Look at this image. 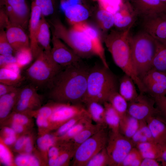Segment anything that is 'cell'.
<instances>
[{"label": "cell", "instance_id": "6da1fadb", "mask_svg": "<svg viewBox=\"0 0 166 166\" xmlns=\"http://www.w3.org/2000/svg\"><path fill=\"white\" fill-rule=\"evenodd\" d=\"M90 68L82 61L63 68L47 87L49 98L59 103L81 104Z\"/></svg>", "mask_w": 166, "mask_h": 166}, {"label": "cell", "instance_id": "7a4b0ae2", "mask_svg": "<svg viewBox=\"0 0 166 166\" xmlns=\"http://www.w3.org/2000/svg\"><path fill=\"white\" fill-rule=\"evenodd\" d=\"M131 26L124 30H112L104 42L116 65L133 80L140 93H146L145 88L134 67L130 45Z\"/></svg>", "mask_w": 166, "mask_h": 166}, {"label": "cell", "instance_id": "3957f363", "mask_svg": "<svg viewBox=\"0 0 166 166\" xmlns=\"http://www.w3.org/2000/svg\"><path fill=\"white\" fill-rule=\"evenodd\" d=\"M119 81L109 68L104 65L90 68L88 76L85 95L83 101L85 104L91 101L103 104L108 102L113 93L118 91Z\"/></svg>", "mask_w": 166, "mask_h": 166}, {"label": "cell", "instance_id": "277c9868", "mask_svg": "<svg viewBox=\"0 0 166 166\" xmlns=\"http://www.w3.org/2000/svg\"><path fill=\"white\" fill-rule=\"evenodd\" d=\"M130 45L133 65L141 80L152 68L156 50L157 41L142 30L131 35Z\"/></svg>", "mask_w": 166, "mask_h": 166}, {"label": "cell", "instance_id": "5b68a950", "mask_svg": "<svg viewBox=\"0 0 166 166\" xmlns=\"http://www.w3.org/2000/svg\"><path fill=\"white\" fill-rule=\"evenodd\" d=\"M52 33L60 39L81 59L95 56L89 37L83 31L73 26L68 28L57 18L48 21Z\"/></svg>", "mask_w": 166, "mask_h": 166}, {"label": "cell", "instance_id": "8992f818", "mask_svg": "<svg viewBox=\"0 0 166 166\" xmlns=\"http://www.w3.org/2000/svg\"><path fill=\"white\" fill-rule=\"evenodd\" d=\"M63 68L52 58L51 54L43 50L26 71L27 78L38 89L47 87L57 74Z\"/></svg>", "mask_w": 166, "mask_h": 166}, {"label": "cell", "instance_id": "52a82bcc", "mask_svg": "<svg viewBox=\"0 0 166 166\" xmlns=\"http://www.w3.org/2000/svg\"><path fill=\"white\" fill-rule=\"evenodd\" d=\"M108 136L103 128L81 144L75 150L73 165L86 166L94 156L106 147Z\"/></svg>", "mask_w": 166, "mask_h": 166}, {"label": "cell", "instance_id": "ba28073f", "mask_svg": "<svg viewBox=\"0 0 166 166\" xmlns=\"http://www.w3.org/2000/svg\"><path fill=\"white\" fill-rule=\"evenodd\" d=\"M135 146L131 139L119 132H111L106 147L109 158L110 166H120Z\"/></svg>", "mask_w": 166, "mask_h": 166}, {"label": "cell", "instance_id": "9c48e42d", "mask_svg": "<svg viewBox=\"0 0 166 166\" xmlns=\"http://www.w3.org/2000/svg\"><path fill=\"white\" fill-rule=\"evenodd\" d=\"M127 113L139 121H146L157 114L154 99L146 93H140L133 100L128 102Z\"/></svg>", "mask_w": 166, "mask_h": 166}, {"label": "cell", "instance_id": "30bf717a", "mask_svg": "<svg viewBox=\"0 0 166 166\" xmlns=\"http://www.w3.org/2000/svg\"><path fill=\"white\" fill-rule=\"evenodd\" d=\"M52 33V47L51 56L54 61L63 68L74 65L82 61L72 49Z\"/></svg>", "mask_w": 166, "mask_h": 166}, {"label": "cell", "instance_id": "8fae6325", "mask_svg": "<svg viewBox=\"0 0 166 166\" xmlns=\"http://www.w3.org/2000/svg\"><path fill=\"white\" fill-rule=\"evenodd\" d=\"M136 16L141 19L166 14V3L161 0H127Z\"/></svg>", "mask_w": 166, "mask_h": 166}, {"label": "cell", "instance_id": "7c38bea8", "mask_svg": "<svg viewBox=\"0 0 166 166\" xmlns=\"http://www.w3.org/2000/svg\"><path fill=\"white\" fill-rule=\"evenodd\" d=\"M141 80L146 93L152 97L166 96V73L151 69Z\"/></svg>", "mask_w": 166, "mask_h": 166}, {"label": "cell", "instance_id": "4fadbf2b", "mask_svg": "<svg viewBox=\"0 0 166 166\" xmlns=\"http://www.w3.org/2000/svg\"><path fill=\"white\" fill-rule=\"evenodd\" d=\"M87 112L81 104L58 103L49 119L54 128H58L72 118Z\"/></svg>", "mask_w": 166, "mask_h": 166}, {"label": "cell", "instance_id": "5bb4252c", "mask_svg": "<svg viewBox=\"0 0 166 166\" xmlns=\"http://www.w3.org/2000/svg\"><path fill=\"white\" fill-rule=\"evenodd\" d=\"M38 88L32 85L20 88L18 97L14 107L17 112L23 113L39 108L41 97Z\"/></svg>", "mask_w": 166, "mask_h": 166}, {"label": "cell", "instance_id": "9a60e30c", "mask_svg": "<svg viewBox=\"0 0 166 166\" xmlns=\"http://www.w3.org/2000/svg\"><path fill=\"white\" fill-rule=\"evenodd\" d=\"M141 19L142 30L156 41L166 44V14Z\"/></svg>", "mask_w": 166, "mask_h": 166}, {"label": "cell", "instance_id": "2e32d148", "mask_svg": "<svg viewBox=\"0 0 166 166\" xmlns=\"http://www.w3.org/2000/svg\"><path fill=\"white\" fill-rule=\"evenodd\" d=\"M72 26L83 31L86 34L91 41L95 56L99 58L103 65L109 68L101 36L97 29L85 22L74 24Z\"/></svg>", "mask_w": 166, "mask_h": 166}, {"label": "cell", "instance_id": "e0dca14e", "mask_svg": "<svg viewBox=\"0 0 166 166\" xmlns=\"http://www.w3.org/2000/svg\"><path fill=\"white\" fill-rule=\"evenodd\" d=\"M42 15L40 8L33 2H31L28 28L30 47L33 58L35 59L41 51L43 50L40 47L37 40L38 33Z\"/></svg>", "mask_w": 166, "mask_h": 166}, {"label": "cell", "instance_id": "ac0fdd59", "mask_svg": "<svg viewBox=\"0 0 166 166\" xmlns=\"http://www.w3.org/2000/svg\"><path fill=\"white\" fill-rule=\"evenodd\" d=\"M5 32L14 53L22 49L30 47L29 36L25 29L21 26L10 22L6 29Z\"/></svg>", "mask_w": 166, "mask_h": 166}, {"label": "cell", "instance_id": "d6986e66", "mask_svg": "<svg viewBox=\"0 0 166 166\" xmlns=\"http://www.w3.org/2000/svg\"><path fill=\"white\" fill-rule=\"evenodd\" d=\"M63 12L66 19L72 26L85 22L90 14L88 7L81 2L68 6Z\"/></svg>", "mask_w": 166, "mask_h": 166}, {"label": "cell", "instance_id": "ffe728a7", "mask_svg": "<svg viewBox=\"0 0 166 166\" xmlns=\"http://www.w3.org/2000/svg\"><path fill=\"white\" fill-rule=\"evenodd\" d=\"M154 142L158 144L166 143V122L158 115L152 116L146 121Z\"/></svg>", "mask_w": 166, "mask_h": 166}, {"label": "cell", "instance_id": "44dd1931", "mask_svg": "<svg viewBox=\"0 0 166 166\" xmlns=\"http://www.w3.org/2000/svg\"><path fill=\"white\" fill-rule=\"evenodd\" d=\"M12 8L21 23L22 27L25 29L28 27L30 14V9L27 0H5Z\"/></svg>", "mask_w": 166, "mask_h": 166}, {"label": "cell", "instance_id": "7402d4cb", "mask_svg": "<svg viewBox=\"0 0 166 166\" xmlns=\"http://www.w3.org/2000/svg\"><path fill=\"white\" fill-rule=\"evenodd\" d=\"M50 26L45 18L42 15L40 21L37 35L38 43L40 47L44 51L48 54H51V47L50 29Z\"/></svg>", "mask_w": 166, "mask_h": 166}, {"label": "cell", "instance_id": "603a6c76", "mask_svg": "<svg viewBox=\"0 0 166 166\" xmlns=\"http://www.w3.org/2000/svg\"><path fill=\"white\" fill-rule=\"evenodd\" d=\"M136 86L132 79L124 74L119 80L118 92L128 102L135 99L139 94Z\"/></svg>", "mask_w": 166, "mask_h": 166}, {"label": "cell", "instance_id": "cb8c5ba5", "mask_svg": "<svg viewBox=\"0 0 166 166\" xmlns=\"http://www.w3.org/2000/svg\"><path fill=\"white\" fill-rule=\"evenodd\" d=\"M140 121L127 113L121 118L119 132L126 138L131 139L138 129Z\"/></svg>", "mask_w": 166, "mask_h": 166}, {"label": "cell", "instance_id": "d4e9b609", "mask_svg": "<svg viewBox=\"0 0 166 166\" xmlns=\"http://www.w3.org/2000/svg\"><path fill=\"white\" fill-rule=\"evenodd\" d=\"M105 128L97 124H94L92 122L91 123L69 141L75 150L83 142L101 129Z\"/></svg>", "mask_w": 166, "mask_h": 166}, {"label": "cell", "instance_id": "484cf974", "mask_svg": "<svg viewBox=\"0 0 166 166\" xmlns=\"http://www.w3.org/2000/svg\"><path fill=\"white\" fill-rule=\"evenodd\" d=\"M20 88L10 93L0 97V117L4 118L10 113L14 107L19 95Z\"/></svg>", "mask_w": 166, "mask_h": 166}, {"label": "cell", "instance_id": "4316f807", "mask_svg": "<svg viewBox=\"0 0 166 166\" xmlns=\"http://www.w3.org/2000/svg\"><path fill=\"white\" fill-rule=\"evenodd\" d=\"M86 109L91 119L96 124L105 128L107 127L105 120V109L102 104L95 101H91L85 104Z\"/></svg>", "mask_w": 166, "mask_h": 166}, {"label": "cell", "instance_id": "83f0119b", "mask_svg": "<svg viewBox=\"0 0 166 166\" xmlns=\"http://www.w3.org/2000/svg\"><path fill=\"white\" fill-rule=\"evenodd\" d=\"M103 105L105 109V120L107 126L112 132H120V115L109 102H106Z\"/></svg>", "mask_w": 166, "mask_h": 166}, {"label": "cell", "instance_id": "f1b7e54d", "mask_svg": "<svg viewBox=\"0 0 166 166\" xmlns=\"http://www.w3.org/2000/svg\"><path fill=\"white\" fill-rule=\"evenodd\" d=\"M156 41V50L152 69L166 73V44Z\"/></svg>", "mask_w": 166, "mask_h": 166}, {"label": "cell", "instance_id": "f546056e", "mask_svg": "<svg viewBox=\"0 0 166 166\" xmlns=\"http://www.w3.org/2000/svg\"><path fill=\"white\" fill-rule=\"evenodd\" d=\"M131 140L135 147L136 144L141 142L147 141L154 142L146 121H140L138 128Z\"/></svg>", "mask_w": 166, "mask_h": 166}, {"label": "cell", "instance_id": "4dcf8cb0", "mask_svg": "<svg viewBox=\"0 0 166 166\" xmlns=\"http://www.w3.org/2000/svg\"><path fill=\"white\" fill-rule=\"evenodd\" d=\"M133 12L127 13L124 10H119L114 14V26L119 30H124L133 25L136 16Z\"/></svg>", "mask_w": 166, "mask_h": 166}, {"label": "cell", "instance_id": "1f68e13d", "mask_svg": "<svg viewBox=\"0 0 166 166\" xmlns=\"http://www.w3.org/2000/svg\"><path fill=\"white\" fill-rule=\"evenodd\" d=\"M22 80L20 73L6 67L0 68V83L18 87Z\"/></svg>", "mask_w": 166, "mask_h": 166}, {"label": "cell", "instance_id": "d6a6232c", "mask_svg": "<svg viewBox=\"0 0 166 166\" xmlns=\"http://www.w3.org/2000/svg\"><path fill=\"white\" fill-rule=\"evenodd\" d=\"M108 102L118 113L121 118L127 113L128 102L118 91L114 92L111 94Z\"/></svg>", "mask_w": 166, "mask_h": 166}, {"label": "cell", "instance_id": "836d02e7", "mask_svg": "<svg viewBox=\"0 0 166 166\" xmlns=\"http://www.w3.org/2000/svg\"><path fill=\"white\" fill-rule=\"evenodd\" d=\"M89 115L80 120L63 136L57 138V140L69 141L79 133L85 126L92 122Z\"/></svg>", "mask_w": 166, "mask_h": 166}, {"label": "cell", "instance_id": "e575fe53", "mask_svg": "<svg viewBox=\"0 0 166 166\" xmlns=\"http://www.w3.org/2000/svg\"><path fill=\"white\" fill-rule=\"evenodd\" d=\"M97 18L100 26L105 31L114 26V14L100 7L97 12Z\"/></svg>", "mask_w": 166, "mask_h": 166}, {"label": "cell", "instance_id": "d590c367", "mask_svg": "<svg viewBox=\"0 0 166 166\" xmlns=\"http://www.w3.org/2000/svg\"><path fill=\"white\" fill-rule=\"evenodd\" d=\"M75 150L72 145L61 152L55 159H49L48 164L50 166H61L67 165L73 157Z\"/></svg>", "mask_w": 166, "mask_h": 166}, {"label": "cell", "instance_id": "8d00e7d4", "mask_svg": "<svg viewBox=\"0 0 166 166\" xmlns=\"http://www.w3.org/2000/svg\"><path fill=\"white\" fill-rule=\"evenodd\" d=\"M40 9L42 15L45 17L52 16L57 9L56 0H31Z\"/></svg>", "mask_w": 166, "mask_h": 166}, {"label": "cell", "instance_id": "74e56055", "mask_svg": "<svg viewBox=\"0 0 166 166\" xmlns=\"http://www.w3.org/2000/svg\"><path fill=\"white\" fill-rule=\"evenodd\" d=\"M14 163L18 166H38L40 164L38 159L29 153L18 154L15 157Z\"/></svg>", "mask_w": 166, "mask_h": 166}, {"label": "cell", "instance_id": "f35d334b", "mask_svg": "<svg viewBox=\"0 0 166 166\" xmlns=\"http://www.w3.org/2000/svg\"><path fill=\"white\" fill-rule=\"evenodd\" d=\"M143 159L139 151L135 147L126 156L120 166H140Z\"/></svg>", "mask_w": 166, "mask_h": 166}, {"label": "cell", "instance_id": "ab89813d", "mask_svg": "<svg viewBox=\"0 0 166 166\" xmlns=\"http://www.w3.org/2000/svg\"><path fill=\"white\" fill-rule=\"evenodd\" d=\"M109 164V158L105 147L94 156L86 166H106Z\"/></svg>", "mask_w": 166, "mask_h": 166}, {"label": "cell", "instance_id": "60d3db41", "mask_svg": "<svg viewBox=\"0 0 166 166\" xmlns=\"http://www.w3.org/2000/svg\"><path fill=\"white\" fill-rule=\"evenodd\" d=\"M88 115L89 114L87 111L70 119L57 128L54 135L57 138L63 136L80 120Z\"/></svg>", "mask_w": 166, "mask_h": 166}, {"label": "cell", "instance_id": "b9f144b4", "mask_svg": "<svg viewBox=\"0 0 166 166\" xmlns=\"http://www.w3.org/2000/svg\"><path fill=\"white\" fill-rule=\"evenodd\" d=\"M15 53L17 63L20 68L29 64L33 59L30 47L22 49Z\"/></svg>", "mask_w": 166, "mask_h": 166}, {"label": "cell", "instance_id": "7bdbcfd3", "mask_svg": "<svg viewBox=\"0 0 166 166\" xmlns=\"http://www.w3.org/2000/svg\"><path fill=\"white\" fill-rule=\"evenodd\" d=\"M57 140V137L54 135L46 134L37 140L36 143L38 148L43 151H46L53 146Z\"/></svg>", "mask_w": 166, "mask_h": 166}, {"label": "cell", "instance_id": "ee69618b", "mask_svg": "<svg viewBox=\"0 0 166 166\" xmlns=\"http://www.w3.org/2000/svg\"><path fill=\"white\" fill-rule=\"evenodd\" d=\"M13 53H14V51L7 39L5 31L0 30V55H10Z\"/></svg>", "mask_w": 166, "mask_h": 166}, {"label": "cell", "instance_id": "f6af8a7d", "mask_svg": "<svg viewBox=\"0 0 166 166\" xmlns=\"http://www.w3.org/2000/svg\"><path fill=\"white\" fill-rule=\"evenodd\" d=\"M158 115L166 122V96L154 98Z\"/></svg>", "mask_w": 166, "mask_h": 166}, {"label": "cell", "instance_id": "bcb514c9", "mask_svg": "<svg viewBox=\"0 0 166 166\" xmlns=\"http://www.w3.org/2000/svg\"><path fill=\"white\" fill-rule=\"evenodd\" d=\"M0 158L2 163L6 166H10L12 163L11 153L4 143L0 144Z\"/></svg>", "mask_w": 166, "mask_h": 166}, {"label": "cell", "instance_id": "7dc6e473", "mask_svg": "<svg viewBox=\"0 0 166 166\" xmlns=\"http://www.w3.org/2000/svg\"><path fill=\"white\" fill-rule=\"evenodd\" d=\"M158 155L157 160L161 166H166V143L158 144Z\"/></svg>", "mask_w": 166, "mask_h": 166}, {"label": "cell", "instance_id": "c3c4849f", "mask_svg": "<svg viewBox=\"0 0 166 166\" xmlns=\"http://www.w3.org/2000/svg\"><path fill=\"white\" fill-rule=\"evenodd\" d=\"M10 22L4 7H0V29H6Z\"/></svg>", "mask_w": 166, "mask_h": 166}, {"label": "cell", "instance_id": "681fc988", "mask_svg": "<svg viewBox=\"0 0 166 166\" xmlns=\"http://www.w3.org/2000/svg\"><path fill=\"white\" fill-rule=\"evenodd\" d=\"M21 113L17 112L13 114L12 116L13 122L24 126L28 123L29 120L26 115Z\"/></svg>", "mask_w": 166, "mask_h": 166}, {"label": "cell", "instance_id": "f907efd6", "mask_svg": "<svg viewBox=\"0 0 166 166\" xmlns=\"http://www.w3.org/2000/svg\"><path fill=\"white\" fill-rule=\"evenodd\" d=\"M17 63L16 59L13 55H0V67H4L6 65L12 63Z\"/></svg>", "mask_w": 166, "mask_h": 166}, {"label": "cell", "instance_id": "816d5d0a", "mask_svg": "<svg viewBox=\"0 0 166 166\" xmlns=\"http://www.w3.org/2000/svg\"><path fill=\"white\" fill-rule=\"evenodd\" d=\"M18 87L0 83V97L15 90Z\"/></svg>", "mask_w": 166, "mask_h": 166}, {"label": "cell", "instance_id": "f5cc1de1", "mask_svg": "<svg viewBox=\"0 0 166 166\" xmlns=\"http://www.w3.org/2000/svg\"><path fill=\"white\" fill-rule=\"evenodd\" d=\"M160 163L156 160L152 158H143L140 166H160Z\"/></svg>", "mask_w": 166, "mask_h": 166}, {"label": "cell", "instance_id": "db71d44e", "mask_svg": "<svg viewBox=\"0 0 166 166\" xmlns=\"http://www.w3.org/2000/svg\"><path fill=\"white\" fill-rule=\"evenodd\" d=\"M36 123L39 127L45 128L48 127L49 124V121H48V119L37 114L36 118Z\"/></svg>", "mask_w": 166, "mask_h": 166}, {"label": "cell", "instance_id": "11a10c76", "mask_svg": "<svg viewBox=\"0 0 166 166\" xmlns=\"http://www.w3.org/2000/svg\"><path fill=\"white\" fill-rule=\"evenodd\" d=\"M26 136H22L17 139L14 143V148L18 151L22 150L24 147Z\"/></svg>", "mask_w": 166, "mask_h": 166}, {"label": "cell", "instance_id": "9f6ffc18", "mask_svg": "<svg viewBox=\"0 0 166 166\" xmlns=\"http://www.w3.org/2000/svg\"><path fill=\"white\" fill-rule=\"evenodd\" d=\"M25 152L30 153L33 150V146L31 138L26 136L25 144L24 147Z\"/></svg>", "mask_w": 166, "mask_h": 166}, {"label": "cell", "instance_id": "6f0895ef", "mask_svg": "<svg viewBox=\"0 0 166 166\" xmlns=\"http://www.w3.org/2000/svg\"><path fill=\"white\" fill-rule=\"evenodd\" d=\"M17 139L16 135L6 136L3 139V143L6 145H10L14 143Z\"/></svg>", "mask_w": 166, "mask_h": 166}, {"label": "cell", "instance_id": "680465c9", "mask_svg": "<svg viewBox=\"0 0 166 166\" xmlns=\"http://www.w3.org/2000/svg\"><path fill=\"white\" fill-rule=\"evenodd\" d=\"M11 126L16 133H21L24 130V126L20 124L13 122Z\"/></svg>", "mask_w": 166, "mask_h": 166}, {"label": "cell", "instance_id": "91938a15", "mask_svg": "<svg viewBox=\"0 0 166 166\" xmlns=\"http://www.w3.org/2000/svg\"><path fill=\"white\" fill-rule=\"evenodd\" d=\"M4 133L6 136L9 135H16V133L11 127H6L3 130Z\"/></svg>", "mask_w": 166, "mask_h": 166}, {"label": "cell", "instance_id": "94428289", "mask_svg": "<svg viewBox=\"0 0 166 166\" xmlns=\"http://www.w3.org/2000/svg\"><path fill=\"white\" fill-rule=\"evenodd\" d=\"M124 4H125L127 2V0H121Z\"/></svg>", "mask_w": 166, "mask_h": 166}, {"label": "cell", "instance_id": "6125c7cd", "mask_svg": "<svg viewBox=\"0 0 166 166\" xmlns=\"http://www.w3.org/2000/svg\"><path fill=\"white\" fill-rule=\"evenodd\" d=\"M162 1L166 3V0H161Z\"/></svg>", "mask_w": 166, "mask_h": 166}]
</instances>
